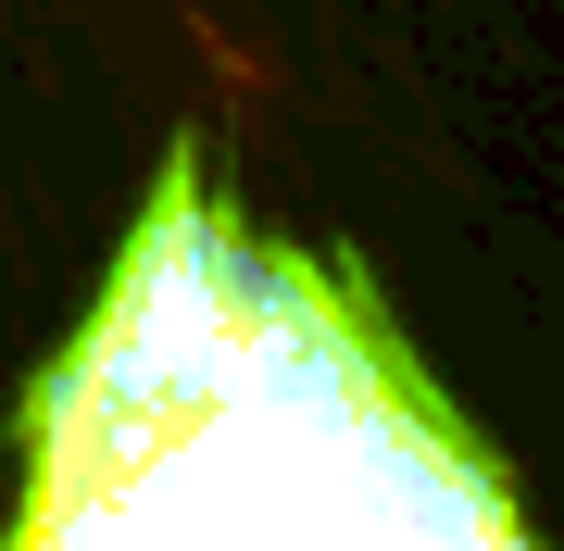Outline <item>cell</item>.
<instances>
[{"label": "cell", "mask_w": 564, "mask_h": 551, "mask_svg": "<svg viewBox=\"0 0 564 551\" xmlns=\"http://www.w3.org/2000/svg\"><path fill=\"white\" fill-rule=\"evenodd\" d=\"M0 551H540L402 313L163 151L101 301L25 388Z\"/></svg>", "instance_id": "obj_1"}]
</instances>
